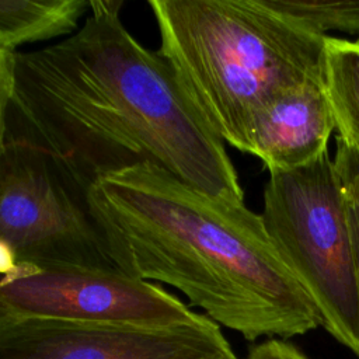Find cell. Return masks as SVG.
Listing matches in <instances>:
<instances>
[{"label": "cell", "instance_id": "8992f818", "mask_svg": "<svg viewBox=\"0 0 359 359\" xmlns=\"http://www.w3.org/2000/svg\"><path fill=\"white\" fill-rule=\"evenodd\" d=\"M203 316L160 285L122 271L14 268L3 272L0 283V317L6 318L168 328Z\"/></svg>", "mask_w": 359, "mask_h": 359}, {"label": "cell", "instance_id": "ba28073f", "mask_svg": "<svg viewBox=\"0 0 359 359\" xmlns=\"http://www.w3.org/2000/svg\"><path fill=\"white\" fill-rule=\"evenodd\" d=\"M337 129L324 84L292 90L265 107L252 121L250 151L271 172L303 167L328 151Z\"/></svg>", "mask_w": 359, "mask_h": 359}, {"label": "cell", "instance_id": "4fadbf2b", "mask_svg": "<svg viewBox=\"0 0 359 359\" xmlns=\"http://www.w3.org/2000/svg\"><path fill=\"white\" fill-rule=\"evenodd\" d=\"M247 359H311L286 339L271 338L250 348Z\"/></svg>", "mask_w": 359, "mask_h": 359}, {"label": "cell", "instance_id": "3957f363", "mask_svg": "<svg viewBox=\"0 0 359 359\" xmlns=\"http://www.w3.org/2000/svg\"><path fill=\"white\" fill-rule=\"evenodd\" d=\"M171 63L203 118L250 151L254 118L278 97L324 84L325 38L266 0H149Z\"/></svg>", "mask_w": 359, "mask_h": 359}, {"label": "cell", "instance_id": "8fae6325", "mask_svg": "<svg viewBox=\"0 0 359 359\" xmlns=\"http://www.w3.org/2000/svg\"><path fill=\"white\" fill-rule=\"evenodd\" d=\"M268 6L280 11L318 34L338 29L356 34L359 42V0H266Z\"/></svg>", "mask_w": 359, "mask_h": 359}, {"label": "cell", "instance_id": "52a82bcc", "mask_svg": "<svg viewBox=\"0 0 359 359\" xmlns=\"http://www.w3.org/2000/svg\"><path fill=\"white\" fill-rule=\"evenodd\" d=\"M0 359H238L209 317L156 328L0 317Z\"/></svg>", "mask_w": 359, "mask_h": 359}, {"label": "cell", "instance_id": "7a4b0ae2", "mask_svg": "<svg viewBox=\"0 0 359 359\" xmlns=\"http://www.w3.org/2000/svg\"><path fill=\"white\" fill-rule=\"evenodd\" d=\"M111 257L130 276L178 289L216 324L244 339H289L318 313L273 247L261 213L137 164L90 189Z\"/></svg>", "mask_w": 359, "mask_h": 359}, {"label": "cell", "instance_id": "30bf717a", "mask_svg": "<svg viewBox=\"0 0 359 359\" xmlns=\"http://www.w3.org/2000/svg\"><path fill=\"white\" fill-rule=\"evenodd\" d=\"M324 88L338 136L359 146V42L325 38Z\"/></svg>", "mask_w": 359, "mask_h": 359}, {"label": "cell", "instance_id": "9c48e42d", "mask_svg": "<svg viewBox=\"0 0 359 359\" xmlns=\"http://www.w3.org/2000/svg\"><path fill=\"white\" fill-rule=\"evenodd\" d=\"M91 0H0V49L73 35Z\"/></svg>", "mask_w": 359, "mask_h": 359}, {"label": "cell", "instance_id": "5b68a950", "mask_svg": "<svg viewBox=\"0 0 359 359\" xmlns=\"http://www.w3.org/2000/svg\"><path fill=\"white\" fill-rule=\"evenodd\" d=\"M1 271H121L93 213L90 191L45 149L0 142Z\"/></svg>", "mask_w": 359, "mask_h": 359}, {"label": "cell", "instance_id": "6da1fadb", "mask_svg": "<svg viewBox=\"0 0 359 359\" xmlns=\"http://www.w3.org/2000/svg\"><path fill=\"white\" fill-rule=\"evenodd\" d=\"M122 6L91 0L73 35L15 53L0 142L45 149L88 191L109 174L153 164L208 194L244 199L224 142L171 63L126 29Z\"/></svg>", "mask_w": 359, "mask_h": 359}, {"label": "cell", "instance_id": "7c38bea8", "mask_svg": "<svg viewBox=\"0 0 359 359\" xmlns=\"http://www.w3.org/2000/svg\"><path fill=\"white\" fill-rule=\"evenodd\" d=\"M334 168L337 172L355 264L359 275V146L337 135Z\"/></svg>", "mask_w": 359, "mask_h": 359}, {"label": "cell", "instance_id": "277c9868", "mask_svg": "<svg viewBox=\"0 0 359 359\" xmlns=\"http://www.w3.org/2000/svg\"><path fill=\"white\" fill-rule=\"evenodd\" d=\"M261 216L321 327L359 358V275L328 151L303 167L271 172Z\"/></svg>", "mask_w": 359, "mask_h": 359}]
</instances>
